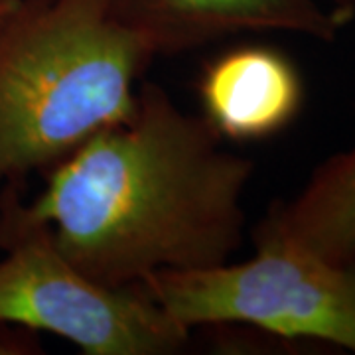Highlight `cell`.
<instances>
[{"label":"cell","instance_id":"obj_1","mask_svg":"<svg viewBox=\"0 0 355 355\" xmlns=\"http://www.w3.org/2000/svg\"><path fill=\"white\" fill-rule=\"evenodd\" d=\"M254 164L202 114L142 81L135 111L46 172L26 211L83 275L111 288L223 265L243 245Z\"/></svg>","mask_w":355,"mask_h":355},{"label":"cell","instance_id":"obj_2","mask_svg":"<svg viewBox=\"0 0 355 355\" xmlns=\"http://www.w3.org/2000/svg\"><path fill=\"white\" fill-rule=\"evenodd\" d=\"M154 58L105 0H18L0 20V196L127 121Z\"/></svg>","mask_w":355,"mask_h":355},{"label":"cell","instance_id":"obj_3","mask_svg":"<svg viewBox=\"0 0 355 355\" xmlns=\"http://www.w3.org/2000/svg\"><path fill=\"white\" fill-rule=\"evenodd\" d=\"M241 263L153 272L139 286L188 330L247 326L280 340H314L355 354V263L336 265L253 229Z\"/></svg>","mask_w":355,"mask_h":355},{"label":"cell","instance_id":"obj_4","mask_svg":"<svg viewBox=\"0 0 355 355\" xmlns=\"http://www.w3.org/2000/svg\"><path fill=\"white\" fill-rule=\"evenodd\" d=\"M0 322L53 334L87 355H172L191 330L139 286L111 288L71 265L24 191L0 196Z\"/></svg>","mask_w":355,"mask_h":355},{"label":"cell","instance_id":"obj_5","mask_svg":"<svg viewBox=\"0 0 355 355\" xmlns=\"http://www.w3.org/2000/svg\"><path fill=\"white\" fill-rule=\"evenodd\" d=\"M119 24L154 55L200 50L249 32H292L334 42L349 14L314 0H105Z\"/></svg>","mask_w":355,"mask_h":355},{"label":"cell","instance_id":"obj_6","mask_svg":"<svg viewBox=\"0 0 355 355\" xmlns=\"http://www.w3.org/2000/svg\"><path fill=\"white\" fill-rule=\"evenodd\" d=\"M203 119L225 140L275 137L302 109L304 83L296 65L270 46L245 44L223 51L200 77Z\"/></svg>","mask_w":355,"mask_h":355},{"label":"cell","instance_id":"obj_7","mask_svg":"<svg viewBox=\"0 0 355 355\" xmlns=\"http://www.w3.org/2000/svg\"><path fill=\"white\" fill-rule=\"evenodd\" d=\"M336 265L355 263V144L324 160L292 200L254 225Z\"/></svg>","mask_w":355,"mask_h":355},{"label":"cell","instance_id":"obj_8","mask_svg":"<svg viewBox=\"0 0 355 355\" xmlns=\"http://www.w3.org/2000/svg\"><path fill=\"white\" fill-rule=\"evenodd\" d=\"M44 345L40 334L24 326L0 322V355H40Z\"/></svg>","mask_w":355,"mask_h":355},{"label":"cell","instance_id":"obj_9","mask_svg":"<svg viewBox=\"0 0 355 355\" xmlns=\"http://www.w3.org/2000/svg\"><path fill=\"white\" fill-rule=\"evenodd\" d=\"M334 4H336V8L338 10H342L345 14H355V0H331Z\"/></svg>","mask_w":355,"mask_h":355},{"label":"cell","instance_id":"obj_10","mask_svg":"<svg viewBox=\"0 0 355 355\" xmlns=\"http://www.w3.org/2000/svg\"><path fill=\"white\" fill-rule=\"evenodd\" d=\"M16 2H18V0H0V20H2L6 14L10 12V10H12Z\"/></svg>","mask_w":355,"mask_h":355}]
</instances>
